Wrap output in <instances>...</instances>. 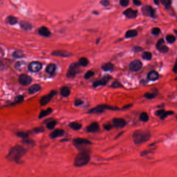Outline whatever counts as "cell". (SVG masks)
<instances>
[{
	"instance_id": "obj_55",
	"label": "cell",
	"mask_w": 177,
	"mask_h": 177,
	"mask_svg": "<svg viewBox=\"0 0 177 177\" xmlns=\"http://www.w3.org/2000/svg\"><path fill=\"white\" fill-rule=\"evenodd\" d=\"M132 104H127L126 105V106H124L123 108V109H129L131 107H132Z\"/></svg>"
},
{
	"instance_id": "obj_30",
	"label": "cell",
	"mask_w": 177,
	"mask_h": 177,
	"mask_svg": "<svg viewBox=\"0 0 177 177\" xmlns=\"http://www.w3.org/2000/svg\"><path fill=\"white\" fill-rule=\"evenodd\" d=\"M88 63H89V61H88V59L86 58L82 57L80 59L78 63L80 65L82 66V67H85L88 65Z\"/></svg>"
},
{
	"instance_id": "obj_41",
	"label": "cell",
	"mask_w": 177,
	"mask_h": 177,
	"mask_svg": "<svg viewBox=\"0 0 177 177\" xmlns=\"http://www.w3.org/2000/svg\"><path fill=\"white\" fill-rule=\"evenodd\" d=\"M13 56L15 58H21L23 57V53H22V52H21L20 51H16L14 53Z\"/></svg>"
},
{
	"instance_id": "obj_14",
	"label": "cell",
	"mask_w": 177,
	"mask_h": 177,
	"mask_svg": "<svg viewBox=\"0 0 177 177\" xmlns=\"http://www.w3.org/2000/svg\"><path fill=\"white\" fill-rule=\"evenodd\" d=\"M138 14V11L133 10L131 8H128L125 10L123 12V14L128 18H135Z\"/></svg>"
},
{
	"instance_id": "obj_24",
	"label": "cell",
	"mask_w": 177,
	"mask_h": 177,
	"mask_svg": "<svg viewBox=\"0 0 177 177\" xmlns=\"http://www.w3.org/2000/svg\"><path fill=\"white\" fill-rule=\"evenodd\" d=\"M158 94V91L156 90H154L152 92H147L145 94L144 97L148 99H152L155 97Z\"/></svg>"
},
{
	"instance_id": "obj_34",
	"label": "cell",
	"mask_w": 177,
	"mask_h": 177,
	"mask_svg": "<svg viewBox=\"0 0 177 177\" xmlns=\"http://www.w3.org/2000/svg\"><path fill=\"white\" fill-rule=\"evenodd\" d=\"M174 114V112L173 111H165L160 116V119L163 120L165 118H166L167 117H168L169 115H171Z\"/></svg>"
},
{
	"instance_id": "obj_6",
	"label": "cell",
	"mask_w": 177,
	"mask_h": 177,
	"mask_svg": "<svg viewBox=\"0 0 177 177\" xmlns=\"http://www.w3.org/2000/svg\"><path fill=\"white\" fill-rule=\"evenodd\" d=\"M79 63L76 62H74L70 64L67 73V76L68 78H74L76 75L79 73Z\"/></svg>"
},
{
	"instance_id": "obj_48",
	"label": "cell",
	"mask_w": 177,
	"mask_h": 177,
	"mask_svg": "<svg viewBox=\"0 0 177 177\" xmlns=\"http://www.w3.org/2000/svg\"><path fill=\"white\" fill-rule=\"evenodd\" d=\"M33 131L35 133H40V132H44V129L42 128V127H38V128H36L33 129Z\"/></svg>"
},
{
	"instance_id": "obj_37",
	"label": "cell",
	"mask_w": 177,
	"mask_h": 177,
	"mask_svg": "<svg viewBox=\"0 0 177 177\" xmlns=\"http://www.w3.org/2000/svg\"><path fill=\"white\" fill-rule=\"evenodd\" d=\"M57 122L56 120H52L49 121V123H47L46 127L47 128L49 129H53L54 128V127H55V126L56 125Z\"/></svg>"
},
{
	"instance_id": "obj_31",
	"label": "cell",
	"mask_w": 177,
	"mask_h": 177,
	"mask_svg": "<svg viewBox=\"0 0 177 177\" xmlns=\"http://www.w3.org/2000/svg\"><path fill=\"white\" fill-rule=\"evenodd\" d=\"M7 21L11 25H15L16 23H17V19L14 16H9L7 18Z\"/></svg>"
},
{
	"instance_id": "obj_11",
	"label": "cell",
	"mask_w": 177,
	"mask_h": 177,
	"mask_svg": "<svg viewBox=\"0 0 177 177\" xmlns=\"http://www.w3.org/2000/svg\"><path fill=\"white\" fill-rule=\"evenodd\" d=\"M29 70L32 72H37L40 71L42 68L41 63L38 61L32 62L29 65Z\"/></svg>"
},
{
	"instance_id": "obj_25",
	"label": "cell",
	"mask_w": 177,
	"mask_h": 177,
	"mask_svg": "<svg viewBox=\"0 0 177 177\" xmlns=\"http://www.w3.org/2000/svg\"><path fill=\"white\" fill-rule=\"evenodd\" d=\"M56 70V65L54 64H49L46 69V72L49 74H53Z\"/></svg>"
},
{
	"instance_id": "obj_19",
	"label": "cell",
	"mask_w": 177,
	"mask_h": 177,
	"mask_svg": "<svg viewBox=\"0 0 177 177\" xmlns=\"http://www.w3.org/2000/svg\"><path fill=\"white\" fill-rule=\"evenodd\" d=\"M159 74L155 71H152L148 73V79L151 81H155L158 80Z\"/></svg>"
},
{
	"instance_id": "obj_52",
	"label": "cell",
	"mask_w": 177,
	"mask_h": 177,
	"mask_svg": "<svg viewBox=\"0 0 177 177\" xmlns=\"http://www.w3.org/2000/svg\"><path fill=\"white\" fill-rule=\"evenodd\" d=\"M142 50V48L140 47H139V46H136V47H135L134 48H133V51L135 52H140V51H141Z\"/></svg>"
},
{
	"instance_id": "obj_57",
	"label": "cell",
	"mask_w": 177,
	"mask_h": 177,
	"mask_svg": "<svg viewBox=\"0 0 177 177\" xmlns=\"http://www.w3.org/2000/svg\"><path fill=\"white\" fill-rule=\"evenodd\" d=\"M154 3L156 5H158L159 4V0H154Z\"/></svg>"
},
{
	"instance_id": "obj_15",
	"label": "cell",
	"mask_w": 177,
	"mask_h": 177,
	"mask_svg": "<svg viewBox=\"0 0 177 177\" xmlns=\"http://www.w3.org/2000/svg\"><path fill=\"white\" fill-rule=\"evenodd\" d=\"M52 55H54V56H60L62 57H69L72 56V54L65 51H54L52 53Z\"/></svg>"
},
{
	"instance_id": "obj_46",
	"label": "cell",
	"mask_w": 177,
	"mask_h": 177,
	"mask_svg": "<svg viewBox=\"0 0 177 177\" xmlns=\"http://www.w3.org/2000/svg\"><path fill=\"white\" fill-rule=\"evenodd\" d=\"M165 43V41L164 40L163 38H161V39H160L158 41L157 44H156V48L157 49L159 47H160L161 45H163V44H164Z\"/></svg>"
},
{
	"instance_id": "obj_23",
	"label": "cell",
	"mask_w": 177,
	"mask_h": 177,
	"mask_svg": "<svg viewBox=\"0 0 177 177\" xmlns=\"http://www.w3.org/2000/svg\"><path fill=\"white\" fill-rule=\"evenodd\" d=\"M69 127L74 130H78L82 128V125L77 122H72L69 124Z\"/></svg>"
},
{
	"instance_id": "obj_50",
	"label": "cell",
	"mask_w": 177,
	"mask_h": 177,
	"mask_svg": "<svg viewBox=\"0 0 177 177\" xmlns=\"http://www.w3.org/2000/svg\"><path fill=\"white\" fill-rule=\"evenodd\" d=\"M165 112V110H158L157 111L155 112V115L156 116H158V117H160V115H161L164 112Z\"/></svg>"
},
{
	"instance_id": "obj_16",
	"label": "cell",
	"mask_w": 177,
	"mask_h": 177,
	"mask_svg": "<svg viewBox=\"0 0 177 177\" xmlns=\"http://www.w3.org/2000/svg\"><path fill=\"white\" fill-rule=\"evenodd\" d=\"M86 129L89 132H96L99 130V125L97 122H93L87 126Z\"/></svg>"
},
{
	"instance_id": "obj_39",
	"label": "cell",
	"mask_w": 177,
	"mask_h": 177,
	"mask_svg": "<svg viewBox=\"0 0 177 177\" xmlns=\"http://www.w3.org/2000/svg\"><path fill=\"white\" fill-rule=\"evenodd\" d=\"M24 100V97L22 95H18L16 96L15 98V103H19L23 101Z\"/></svg>"
},
{
	"instance_id": "obj_21",
	"label": "cell",
	"mask_w": 177,
	"mask_h": 177,
	"mask_svg": "<svg viewBox=\"0 0 177 177\" xmlns=\"http://www.w3.org/2000/svg\"><path fill=\"white\" fill-rule=\"evenodd\" d=\"M41 89V86L38 84H34L31 86L29 88V93L30 94H33L40 90Z\"/></svg>"
},
{
	"instance_id": "obj_7",
	"label": "cell",
	"mask_w": 177,
	"mask_h": 177,
	"mask_svg": "<svg viewBox=\"0 0 177 177\" xmlns=\"http://www.w3.org/2000/svg\"><path fill=\"white\" fill-rule=\"evenodd\" d=\"M111 79V76L109 75H106L103 76L101 80L93 82L92 86L95 88L100 86H104L108 83Z\"/></svg>"
},
{
	"instance_id": "obj_8",
	"label": "cell",
	"mask_w": 177,
	"mask_h": 177,
	"mask_svg": "<svg viewBox=\"0 0 177 177\" xmlns=\"http://www.w3.org/2000/svg\"><path fill=\"white\" fill-rule=\"evenodd\" d=\"M143 14L146 16H150L151 17L154 18L155 16V10L150 5H146L142 8Z\"/></svg>"
},
{
	"instance_id": "obj_1",
	"label": "cell",
	"mask_w": 177,
	"mask_h": 177,
	"mask_svg": "<svg viewBox=\"0 0 177 177\" xmlns=\"http://www.w3.org/2000/svg\"><path fill=\"white\" fill-rule=\"evenodd\" d=\"M151 137V132L147 130H138L134 132L132 138L136 145H140L148 141Z\"/></svg>"
},
{
	"instance_id": "obj_12",
	"label": "cell",
	"mask_w": 177,
	"mask_h": 177,
	"mask_svg": "<svg viewBox=\"0 0 177 177\" xmlns=\"http://www.w3.org/2000/svg\"><path fill=\"white\" fill-rule=\"evenodd\" d=\"M19 81L22 85L27 86L32 82V79L29 75L26 74H21L19 76Z\"/></svg>"
},
{
	"instance_id": "obj_59",
	"label": "cell",
	"mask_w": 177,
	"mask_h": 177,
	"mask_svg": "<svg viewBox=\"0 0 177 177\" xmlns=\"http://www.w3.org/2000/svg\"><path fill=\"white\" fill-rule=\"evenodd\" d=\"M100 38H99V40H98L97 41V44H98V43H99V40H100Z\"/></svg>"
},
{
	"instance_id": "obj_54",
	"label": "cell",
	"mask_w": 177,
	"mask_h": 177,
	"mask_svg": "<svg viewBox=\"0 0 177 177\" xmlns=\"http://www.w3.org/2000/svg\"><path fill=\"white\" fill-rule=\"evenodd\" d=\"M26 144H27V145H30V144H32V143H33V141L31 140H25L24 141H23Z\"/></svg>"
},
{
	"instance_id": "obj_13",
	"label": "cell",
	"mask_w": 177,
	"mask_h": 177,
	"mask_svg": "<svg viewBox=\"0 0 177 177\" xmlns=\"http://www.w3.org/2000/svg\"><path fill=\"white\" fill-rule=\"evenodd\" d=\"M113 125L116 128H124L127 125L126 120L123 118H114L113 119Z\"/></svg>"
},
{
	"instance_id": "obj_40",
	"label": "cell",
	"mask_w": 177,
	"mask_h": 177,
	"mask_svg": "<svg viewBox=\"0 0 177 177\" xmlns=\"http://www.w3.org/2000/svg\"><path fill=\"white\" fill-rule=\"evenodd\" d=\"M160 32V30L158 28H154L152 29L151 33L153 35H158Z\"/></svg>"
},
{
	"instance_id": "obj_32",
	"label": "cell",
	"mask_w": 177,
	"mask_h": 177,
	"mask_svg": "<svg viewBox=\"0 0 177 177\" xmlns=\"http://www.w3.org/2000/svg\"><path fill=\"white\" fill-rule=\"evenodd\" d=\"M142 57L143 59L146 60H150L152 59V55L150 52H144L142 55Z\"/></svg>"
},
{
	"instance_id": "obj_17",
	"label": "cell",
	"mask_w": 177,
	"mask_h": 177,
	"mask_svg": "<svg viewBox=\"0 0 177 177\" xmlns=\"http://www.w3.org/2000/svg\"><path fill=\"white\" fill-rule=\"evenodd\" d=\"M64 134V131L63 130L57 129L55 130L54 131L52 132V133L50 134V137L51 138H53V139H54V138L62 137L63 136Z\"/></svg>"
},
{
	"instance_id": "obj_4",
	"label": "cell",
	"mask_w": 177,
	"mask_h": 177,
	"mask_svg": "<svg viewBox=\"0 0 177 177\" xmlns=\"http://www.w3.org/2000/svg\"><path fill=\"white\" fill-rule=\"evenodd\" d=\"M105 110H113L116 111L118 110L119 109L118 107H113L112 106H109L107 104H100L96 106L95 108H92L90 109L87 112L88 114H100L103 113Z\"/></svg>"
},
{
	"instance_id": "obj_33",
	"label": "cell",
	"mask_w": 177,
	"mask_h": 177,
	"mask_svg": "<svg viewBox=\"0 0 177 177\" xmlns=\"http://www.w3.org/2000/svg\"><path fill=\"white\" fill-rule=\"evenodd\" d=\"M160 2L164 5L166 9H170L171 6V0H160Z\"/></svg>"
},
{
	"instance_id": "obj_35",
	"label": "cell",
	"mask_w": 177,
	"mask_h": 177,
	"mask_svg": "<svg viewBox=\"0 0 177 177\" xmlns=\"http://www.w3.org/2000/svg\"><path fill=\"white\" fill-rule=\"evenodd\" d=\"M166 39L169 43L172 44L176 41V38L173 35H167L166 37Z\"/></svg>"
},
{
	"instance_id": "obj_9",
	"label": "cell",
	"mask_w": 177,
	"mask_h": 177,
	"mask_svg": "<svg viewBox=\"0 0 177 177\" xmlns=\"http://www.w3.org/2000/svg\"><path fill=\"white\" fill-rule=\"evenodd\" d=\"M142 67V63L139 60H136L130 62L129 65V69L133 72H137L141 70Z\"/></svg>"
},
{
	"instance_id": "obj_53",
	"label": "cell",
	"mask_w": 177,
	"mask_h": 177,
	"mask_svg": "<svg viewBox=\"0 0 177 177\" xmlns=\"http://www.w3.org/2000/svg\"><path fill=\"white\" fill-rule=\"evenodd\" d=\"M152 153V151H143L140 154V155L141 156H145L147 154H150V153Z\"/></svg>"
},
{
	"instance_id": "obj_58",
	"label": "cell",
	"mask_w": 177,
	"mask_h": 177,
	"mask_svg": "<svg viewBox=\"0 0 177 177\" xmlns=\"http://www.w3.org/2000/svg\"><path fill=\"white\" fill-rule=\"evenodd\" d=\"M173 70V71L175 73H177V69H176V64L174 65V67Z\"/></svg>"
},
{
	"instance_id": "obj_51",
	"label": "cell",
	"mask_w": 177,
	"mask_h": 177,
	"mask_svg": "<svg viewBox=\"0 0 177 177\" xmlns=\"http://www.w3.org/2000/svg\"><path fill=\"white\" fill-rule=\"evenodd\" d=\"M133 3L137 6H140L141 5V2L140 0H133Z\"/></svg>"
},
{
	"instance_id": "obj_2",
	"label": "cell",
	"mask_w": 177,
	"mask_h": 177,
	"mask_svg": "<svg viewBox=\"0 0 177 177\" xmlns=\"http://www.w3.org/2000/svg\"><path fill=\"white\" fill-rule=\"evenodd\" d=\"M26 153L25 149L20 146H17L13 147L10 150L7 158L10 161H15L17 162L20 160L21 157Z\"/></svg>"
},
{
	"instance_id": "obj_44",
	"label": "cell",
	"mask_w": 177,
	"mask_h": 177,
	"mask_svg": "<svg viewBox=\"0 0 177 177\" xmlns=\"http://www.w3.org/2000/svg\"><path fill=\"white\" fill-rule=\"evenodd\" d=\"M84 102L83 101L80 99H77L74 101V105L76 107H79L82 104H83Z\"/></svg>"
},
{
	"instance_id": "obj_10",
	"label": "cell",
	"mask_w": 177,
	"mask_h": 177,
	"mask_svg": "<svg viewBox=\"0 0 177 177\" xmlns=\"http://www.w3.org/2000/svg\"><path fill=\"white\" fill-rule=\"evenodd\" d=\"M57 92L55 90H52L48 95H46L42 97L40 100V103L42 106H44L49 103V102L51 100V99L53 98V97L56 95Z\"/></svg>"
},
{
	"instance_id": "obj_49",
	"label": "cell",
	"mask_w": 177,
	"mask_h": 177,
	"mask_svg": "<svg viewBox=\"0 0 177 177\" xmlns=\"http://www.w3.org/2000/svg\"><path fill=\"white\" fill-rule=\"evenodd\" d=\"M100 4H102L103 6H108V5L110 4V2L108 1V0H102V1L100 2Z\"/></svg>"
},
{
	"instance_id": "obj_36",
	"label": "cell",
	"mask_w": 177,
	"mask_h": 177,
	"mask_svg": "<svg viewBox=\"0 0 177 177\" xmlns=\"http://www.w3.org/2000/svg\"><path fill=\"white\" fill-rule=\"evenodd\" d=\"M158 50L162 53H166L168 52L169 51V48L166 45H164V44L160 46L157 48Z\"/></svg>"
},
{
	"instance_id": "obj_28",
	"label": "cell",
	"mask_w": 177,
	"mask_h": 177,
	"mask_svg": "<svg viewBox=\"0 0 177 177\" xmlns=\"http://www.w3.org/2000/svg\"><path fill=\"white\" fill-rule=\"evenodd\" d=\"M20 26L22 29H24L26 30H30L32 28L31 25L26 21H22L20 23Z\"/></svg>"
},
{
	"instance_id": "obj_5",
	"label": "cell",
	"mask_w": 177,
	"mask_h": 177,
	"mask_svg": "<svg viewBox=\"0 0 177 177\" xmlns=\"http://www.w3.org/2000/svg\"><path fill=\"white\" fill-rule=\"evenodd\" d=\"M73 145L75 147L80 150L82 148H84V146H89L92 145L91 141H89L88 139H85L82 138H77L74 139L73 141Z\"/></svg>"
},
{
	"instance_id": "obj_42",
	"label": "cell",
	"mask_w": 177,
	"mask_h": 177,
	"mask_svg": "<svg viewBox=\"0 0 177 177\" xmlns=\"http://www.w3.org/2000/svg\"><path fill=\"white\" fill-rule=\"evenodd\" d=\"M16 135H17L18 137L23 138H26L28 137V134L25 132H18L16 134Z\"/></svg>"
},
{
	"instance_id": "obj_18",
	"label": "cell",
	"mask_w": 177,
	"mask_h": 177,
	"mask_svg": "<svg viewBox=\"0 0 177 177\" xmlns=\"http://www.w3.org/2000/svg\"><path fill=\"white\" fill-rule=\"evenodd\" d=\"M38 32L40 35L44 37H48L51 35L50 31L48 30L47 28L45 27H42L40 28Z\"/></svg>"
},
{
	"instance_id": "obj_22",
	"label": "cell",
	"mask_w": 177,
	"mask_h": 177,
	"mask_svg": "<svg viewBox=\"0 0 177 177\" xmlns=\"http://www.w3.org/2000/svg\"><path fill=\"white\" fill-rule=\"evenodd\" d=\"M101 68L103 71H112L114 69V65L112 63L108 62L102 65Z\"/></svg>"
},
{
	"instance_id": "obj_43",
	"label": "cell",
	"mask_w": 177,
	"mask_h": 177,
	"mask_svg": "<svg viewBox=\"0 0 177 177\" xmlns=\"http://www.w3.org/2000/svg\"><path fill=\"white\" fill-rule=\"evenodd\" d=\"M129 0H120L119 1V3L121 6L126 7L127 6H128V5L129 4Z\"/></svg>"
},
{
	"instance_id": "obj_47",
	"label": "cell",
	"mask_w": 177,
	"mask_h": 177,
	"mask_svg": "<svg viewBox=\"0 0 177 177\" xmlns=\"http://www.w3.org/2000/svg\"><path fill=\"white\" fill-rule=\"evenodd\" d=\"M103 128H104V129L109 131L111 129H112V128H113V126L110 124H106L103 125Z\"/></svg>"
},
{
	"instance_id": "obj_38",
	"label": "cell",
	"mask_w": 177,
	"mask_h": 177,
	"mask_svg": "<svg viewBox=\"0 0 177 177\" xmlns=\"http://www.w3.org/2000/svg\"><path fill=\"white\" fill-rule=\"evenodd\" d=\"M95 75V73L92 71H88L84 75V78L86 80L89 79Z\"/></svg>"
},
{
	"instance_id": "obj_45",
	"label": "cell",
	"mask_w": 177,
	"mask_h": 177,
	"mask_svg": "<svg viewBox=\"0 0 177 177\" xmlns=\"http://www.w3.org/2000/svg\"><path fill=\"white\" fill-rule=\"evenodd\" d=\"M111 87L113 88H118V87H123V86L121 85V84L119 83V82H114L111 85Z\"/></svg>"
},
{
	"instance_id": "obj_27",
	"label": "cell",
	"mask_w": 177,
	"mask_h": 177,
	"mask_svg": "<svg viewBox=\"0 0 177 177\" xmlns=\"http://www.w3.org/2000/svg\"><path fill=\"white\" fill-rule=\"evenodd\" d=\"M52 112V109L51 108H48L46 110H42V111L41 112L39 117H38V118H43L44 117H46V116L48 115V114H49L50 113H51Z\"/></svg>"
},
{
	"instance_id": "obj_56",
	"label": "cell",
	"mask_w": 177,
	"mask_h": 177,
	"mask_svg": "<svg viewBox=\"0 0 177 177\" xmlns=\"http://www.w3.org/2000/svg\"><path fill=\"white\" fill-rule=\"evenodd\" d=\"M123 134V132H120V133H119V134H118L117 135V136L115 138V139H118V138L119 137H120V135H122Z\"/></svg>"
},
{
	"instance_id": "obj_29",
	"label": "cell",
	"mask_w": 177,
	"mask_h": 177,
	"mask_svg": "<svg viewBox=\"0 0 177 177\" xmlns=\"http://www.w3.org/2000/svg\"><path fill=\"white\" fill-rule=\"evenodd\" d=\"M139 119L141 121H143V122H147V121L149 120V117L147 113L143 112L141 113Z\"/></svg>"
},
{
	"instance_id": "obj_3",
	"label": "cell",
	"mask_w": 177,
	"mask_h": 177,
	"mask_svg": "<svg viewBox=\"0 0 177 177\" xmlns=\"http://www.w3.org/2000/svg\"><path fill=\"white\" fill-rule=\"evenodd\" d=\"M90 158L89 152L87 150H83L77 155L74 162L76 167H82L87 165L89 162Z\"/></svg>"
},
{
	"instance_id": "obj_20",
	"label": "cell",
	"mask_w": 177,
	"mask_h": 177,
	"mask_svg": "<svg viewBox=\"0 0 177 177\" xmlns=\"http://www.w3.org/2000/svg\"><path fill=\"white\" fill-rule=\"evenodd\" d=\"M61 95L64 97H67L70 96L71 91L69 88L67 86L62 87L60 89Z\"/></svg>"
},
{
	"instance_id": "obj_26",
	"label": "cell",
	"mask_w": 177,
	"mask_h": 177,
	"mask_svg": "<svg viewBox=\"0 0 177 177\" xmlns=\"http://www.w3.org/2000/svg\"><path fill=\"white\" fill-rule=\"evenodd\" d=\"M138 32L136 30H131L127 31L125 34V37L126 38H130V37H134L137 35Z\"/></svg>"
}]
</instances>
